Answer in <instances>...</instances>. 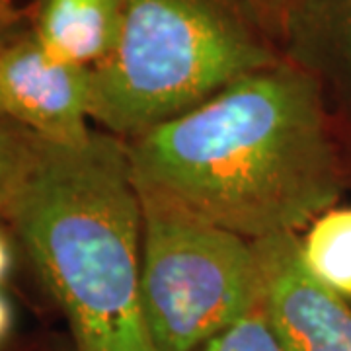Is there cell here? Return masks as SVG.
I'll return each instance as SVG.
<instances>
[{
  "instance_id": "obj_8",
  "label": "cell",
  "mask_w": 351,
  "mask_h": 351,
  "mask_svg": "<svg viewBox=\"0 0 351 351\" xmlns=\"http://www.w3.org/2000/svg\"><path fill=\"white\" fill-rule=\"evenodd\" d=\"M285 27L293 63L351 88V0H308Z\"/></svg>"
},
{
  "instance_id": "obj_12",
  "label": "cell",
  "mask_w": 351,
  "mask_h": 351,
  "mask_svg": "<svg viewBox=\"0 0 351 351\" xmlns=\"http://www.w3.org/2000/svg\"><path fill=\"white\" fill-rule=\"evenodd\" d=\"M242 2L256 18L269 16V18H277L279 22L287 24L289 18L308 0H242Z\"/></svg>"
},
{
  "instance_id": "obj_14",
  "label": "cell",
  "mask_w": 351,
  "mask_h": 351,
  "mask_svg": "<svg viewBox=\"0 0 351 351\" xmlns=\"http://www.w3.org/2000/svg\"><path fill=\"white\" fill-rule=\"evenodd\" d=\"M10 324H12V311L8 301L0 295V341L6 338V334L10 332Z\"/></svg>"
},
{
  "instance_id": "obj_3",
  "label": "cell",
  "mask_w": 351,
  "mask_h": 351,
  "mask_svg": "<svg viewBox=\"0 0 351 351\" xmlns=\"http://www.w3.org/2000/svg\"><path fill=\"white\" fill-rule=\"evenodd\" d=\"M276 63L242 0H123L117 43L92 69L90 119L131 141Z\"/></svg>"
},
{
  "instance_id": "obj_6",
  "label": "cell",
  "mask_w": 351,
  "mask_h": 351,
  "mask_svg": "<svg viewBox=\"0 0 351 351\" xmlns=\"http://www.w3.org/2000/svg\"><path fill=\"white\" fill-rule=\"evenodd\" d=\"M262 313L285 351H351V306L302 262L299 234L256 240Z\"/></svg>"
},
{
  "instance_id": "obj_2",
  "label": "cell",
  "mask_w": 351,
  "mask_h": 351,
  "mask_svg": "<svg viewBox=\"0 0 351 351\" xmlns=\"http://www.w3.org/2000/svg\"><path fill=\"white\" fill-rule=\"evenodd\" d=\"M80 351H156L141 308L143 203L127 143L38 138L8 209Z\"/></svg>"
},
{
  "instance_id": "obj_4",
  "label": "cell",
  "mask_w": 351,
  "mask_h": 351,
  "mask_svg": "<svg viewBox=\"0 0 351 351\" xmlns=\"http://www.w3.org/2000/svg\"><path fill=\"white\" fill-rule=\"evenodd\" d=\"M141 308L156 351H199L262 306L254 242L141 197Z\"/></svg>"
},
{
  "instance_id": "obj_10",
  "label": "cell",
  "mask_w": 351,
  "mask_h": 351,
  "mask_svg": "<svg viewBox=\"0 0 351 351\" xmlns=\"http://www.w3.org/2000/svg\"><path fill=\"white\" fill-rule=\"evenodd\" d=\"M38 137L0 113V213L8 215L34 160Z\"/></svg>"
},
{
  "instance_id": "obj_5",
  "label": "cell",
  "mask_w": 351,
  "mask_h": 351,
  "mask_svg": "<svg viewBox=\"0 0 351 351\" xmlns=\"http://www.w3.org/2000/svg\"><path fill=\"white\" fill-rule=\"evenodd\" d=\"M92 69L53 55L36 34L0 38V113L34 137L78 145L92 133Z\"/></svg>"
},
{
  "instance_id": "obj_9",
  "label": "cell",
  "mask_w": 351,
  "mask_h": 351,
  "mask_svg": "<svg viewBox=\"0 0 351 351\" xmlns=\"http://www.w3.org/2000/svg\"><path fill=\"white\" fill-rule=\"evenodd\" d=\"M299 246L306 269L351 302V207H332L318 215Z\"/></svg>"
},
{
  "instance_id": "obj_13",
  "label": "cell",
  "mask_w": 351,
  "mask_h": 351,
  "mask_svg": "<svg viewBox=\"0 0 351 351\" xmlns=\"http://www.w3.org/2000/svg\"><path fill=\"white\" fill-rule=\"evenodd\" d=\"M12 265V252H10V244L4 239V234L0 232V283L4 281V277L8 276Z\"/></svg>"
},
{
  "instance_id": "obj_1",
  "label": "cell",
  "mask_w": 351,
  "mask_h": 351,
  "mask_svg": "<svg viewBox=\"0 0 351 351\" xmlns=\"http://www.w3.org/2000/svg\"><path fill=\"white\" fill-rule=\"evenodd\" d=\"M127 154L141 197L252 242L299 234L336 207L348 174L322 80L293 61L240 76Z\"/></svg>"
},
{
  "instance_id": "obj_15",
  "label": "cell",
  "mask_w": 351,
  "mask_h": 351,
  "mask_svg": "<svg viewBox=\"0 0 351 351\" xmlns=\"http://www.w3.org/2000/svg\"><path fill=\"white\" fill-rule=\"evenodd\" d=\"M6 6H8V0H0V27L4 25V20H6Z\"/></svg>"
},
{
  "instance_id": "obj_11",
  "label": "cell",
  "mask_w": 351,
  "mask_h": 351,
  "mask_svg": "<svg viewBox=\"0 0 351 351\" xmlns=\"http://www.w3.org/2000/svg\"><path fill=\"white\" fill-rule=\"evenodd\" d=\"M199 351H285L267 324L262 306L242 318L239 324L225 330Z\"/></svg>"
},
{
  "instance_id": "obj_7",
  "label": "cell",
  "mask_w": 351,
  "mask_h": 351,
  "mask_svg": "<svg viewBox=\"0 0 351 351\" xmlns=\"http://www.w3.org/2000/svg\"><path fill=\"white\" fill-rule=\"evenodd\" d=\"M123 0H41L34 34L66 63L94 69L117 43Z\"/></svg>"
}]
</instances>
